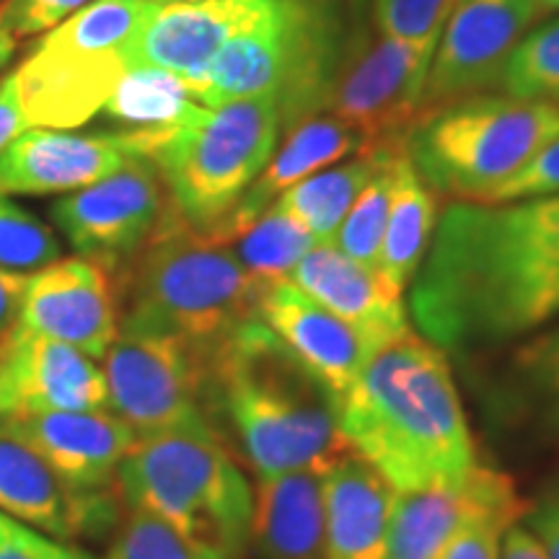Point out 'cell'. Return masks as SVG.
Wrapping results in <instances>:
<instances>
[{"mask_svg":"<svg viewBox=\"0 0 559 559\" xmlns=\"http://www.w3.org/2000/svg\"><path fill=\"white\" fill-rule=\"evenodd\" d=\"M409 288L419 334L451 353L547 324L559 313V194L453 200Z\"/></svg>","mask_w":559,"mask_h":559,"instance_id":"6da1fadb","label":"cell"},{"mask_svg":"<svg viewBox=\"0 0 559 559\" xmlns=\"http://www.w3.org/2000/svg\"><path fill=\"white\" fill-rule=\"evenodd\" d=\"M347 449L394 492L459 477L477 464L445 349L407 332L370 355L337 402Z\"/></svg>","mask_w":559,"mask_h":559,"instance_id":"7a4b0ae2","label":"cell"},{"mask_svg":"<svg viewBox=\"0 0 559 559\" xmlns=\"http://www.w3.org/2000/svg\"><path fill=\"white\" fill-rule=\"evenodd\" d=\"M210 415L226 417L257 479L324 472L349 451L337 400L257 317L213 358Z\"/></svg>","mask_w":559,"mask_h":559,"instance_id":"3957f363","label":"cell"},{"mask_svg":"<svg viewBox=\"0 0 559 559\" xmlns=\"http://www.w3.org/2000/svg\"><path fill=\"white\" fill-rule=\"evenodd\" d=\"M120 326L171 334L213 358L257 317V290L226 243L187 226L177 210L166 213L151 241L122 272Z\"/></svg>","mask_w":559,"mask_h":559,"instance_id":"277c9868","label":"cell"},{"mask_svg":"<svg viewBox=\"0 0 559 559\" xmlns=\"http://www.w3.org/2000/svg\"><path fill=\"white\" fill-rule=\"evenodd\" d=\"M115 489L128 510L148 513L187 539L243 559L249 549L254 487L218 430H169L138 438Z\"/></svg>","mask_w":559,"mask_h":559,"instance_id":"5b68a950","label":"cell"},{"mask_svg":"<svg viewBox=\"0 0 559 559\" xmlns=\"http://www.w3.org/2000/svg\"><path fill=\"white\" fill-rule=\"evenodd\" d=\"M280 128L275 96L260 94L205 107L181 128L115 135L130 156L156 164L179 218L207 234L270 164Z\"/></svg>","mask_w":559,"mask_h":559,"instance_id":"8992f818","label":"cell"},{"mask_svg":"<svg viewBox=\"0 0 559 559\" xmlns=\"http://www.w3.org/2000/svg\"><path fill=\"white\" fill-rule=\"evenodd\" d=\"M340 0H275L260 24L230 37L194 96L213 109L243 96H275L285 130L324 111L345 47Z\"/></svg>","mask_w":559,"mask_h":559,"instance_id":"52a82bcc","label":"cell"},{"mask_svg":"<svg viewBox=\"0 0 559 559\" xmlns=\"http://www.w3.org/2000/svg\"><path fill=\"white\" fill-rule=\"evenodd\" d=\"M557 135L559 104L474 94L425 109L407 135V156L436 194L477 202Z\"/></svg>","mask_w":559,"mask_h":559,"instance_id":"ba28073f","label":"cell"},{"mask_svg":"<svg viewBox=\"0 0 559 559\" xmlns=\"http://www.w3.org/2000/svg\"><path fill=\"white\" fill-rule=\"evenodd\" d=\"M436 47L383 37L355 19L324 111L358 132L366 151L407 145L409 130L425 111V83Z\"/></svg>","mask_w":559,"mask_h":559,"instance_id":"9c48e42d","label":"cell"},{"mask_svg":"<svg viewBox=\"0 0 559 559\" xmlns=\"http://www.w3.org/2000/svg\"><path fill=\"white\" fill-rule=\"evenodd\" d=\"M107 409L138 438L169 430H215L210 360L171 334L120 326L104 355Z\"/></svg>","mask_w":559,"mask_h":559,"instance_id":"30bf717a","label":"cell"},{"mask_svg":"<svg viewBox=\"0 0 559 559\" xmlns=\"http://www.w3.org/2000/svg\"><path fill=\"white\" fill-rule=\"evenodd\" d=\"M171 210L156 164L132 156L120 171L70 192L52 205V221L83 260L122 275Z\"/></svg>","mask_w":559,"mask_h":559,"instance_id":"8fae6325","label":"cell"},{"mask_svg":"<svg viewBox=\"0 0 559 559\" xmlns=\"http://www.w3.org/2000/svg\"><path fill=\"white\" fill-rule=\"evenodd\" d=\"M528 502L508 474L474 464L459 477L394 495L389 559H438L474 523L523 521Z\"/></svg>","mask_w":559,"mask_h":559,"instance_id":"7c38bea8","label":"cell"},{"mask_svg":"<svg viewBox=\"0 0 559 559\" xmlns=\"http://www.w3.org/2000/svg\"><path fill=\"white\" fill-rule=\"evenodd\" d=\"M539 16L536 0H459L440 32L425 109L498 86L508 55Z\"/></svg>","mask_w":559,"mask_h":559,"instance_id":"4fadbf2b","label":"cell"},{"mask_svg":"<svg viewBox=\"0 0 559 559\" xmlns=\"http://www.w3.org/2000/svg\"><path fill=\"white\" fill-rule=\"evenodd\" d=\"M128 70L124 52L86 50L50 32L11 83L26 128L73 130L99 115Z\"/></svg>","mask_w":559,"mask_h":559,"instance_id":"5bb4252c","label":"cell"},{"mask_svg":"<svg viewBox=\"0 0 559 559\" xmlns=\"http://www.w3.org/2000/svg\"><path fill=\"white\" fill-rule=\"evenodd\" d=\"M0 513L55 539L73 542L109 531L120 510L111 489L70 487L0 419Z\"/></svg>","mask_w":559,"mask_h":559,"instance_id":"9a60e30c","label":"cell"},{"mask_svg":"<svg viewBox=\"0 0 559 559\" xmlns=\"http://www.w3.org/2000/svg\"><path fill=\"white\" fill-rule=\"evenodd\" d=\"M120 290L102 264L68 257L26 283L21 326L104 360L120 334Z\"/></svg>","mask_w":559,"mask_h":559,"instance_id":"2e32d148","label":"cell"},{"mask_svg":"<svg viewBox=\"0 0 559 559\" xmlns=\"http://www.w3.org/2000/svg\"><path fill=\"white\" fill-rule=\"evenodd\" d=\"M257 319L337 402L355 386L373 355L353 326L306 296L288 277L260 285Z\"/></svg>","mask_w":559,"mask_h":559,"instance_id":"e0dca14e","label":"cell"},{"mask_svg":"<svg viewBox=\"0 0 559 559\" xmlns=\"http://www.w3.org/2000/svg\"><path fill=\"white\" fill-rule=\"evenodd\" d=\"M272 3L275 0H194L160 5L132 47L130 68L171 70L194 91L221 47L260 24Z\"/></svg>","mask_w":559,"mask_h":559,"instance_id":"ac0fdd59","label":"cell"},{"mask_svg":"<svg viewBox=\"0 0 559 559\" xmlns=\"http://www.w3.org/2000/svg\"><path fill=\"white\" fill-rule=\"evenodd\" d=\"M55 474L79 489H111L124 456L135 445V430L115 412H39L3 417Z\"/></svg>","mask_w":559,"mask_h":559,"instance_id":"d6986e66","label":"cell"},{"mask_svg":"<svg viewBox=\"0 0 559 559\" xmlns=\"http://www.w3.org/2000/svg\"><path fill=\"white\" fill-rule=\"evenodd\" d=\"M11 394V415L107 409V379L81 349L19 326L0 349ZM9 415V417H11Z\"/></svg>","mask_w":559,"mask_h":559,"instance_id":"ffe728a7","label":"cell"},{"mask_svg":"<svg viewBox=\"0 0 559 559\" xmlns=\"http://www.w3.org/2000/svg\"><path fill=\"white\" fill-rule=\"evenodd\" d=\"M132 156L115 132L73 135L66 130H29L0 153V194H60L111 177Z\"/></svg>","mask_w":559,"mask_h":559,"instance_id":"44dd1931","label":"cell"},{"mask_svg":"<svg viewBox=\"0 0 559 559\" xmlns=\"http://www.w3.org/2000/svg\"><path fill=\"white\" fill-rule=\"evenodd\" d=\"M288 280L353 326L370 353L409 332L402 296L389 290L373 270L342 254L334 243H317L290 270Z\"/></svg>","mask_w":559,"mask_h":559,"instance_id":"7402d4cb","label":"cell"},{"mask_svg":"<svg viewBox=\"0 0 559 559\" xmlns=\"http://www.w3.org/2000/svg\"><path fill=\"white\" fill-rule=\"evenodd\" d=\"M326 559H389L394 489L345 451L321 472Z\"/></svg>","mask_w":559,"mask_h":559,"instance_id":"603a6c76","label":"cell"},{"mask_svg":"<svg viewBox=\"0 0 559 559\" xmlns=\"http://www.w3.org/2000/svg\"><path fill=\"white\" fill-rule=\"evenodd\" d=\"M362 148V140L353 128H347L340 117L330 111H319L309 120L298 122L296 128L288 130V140L277 156L264 166V171L254 179V185L243 192V198L236 202V207L223 218L213 230H207L210 239L226 241L236 230L249 226L257 215H262L280 194L290 187L309 179L311 174L334 164V160L349 156Z\"/></svg>","mask_w":559,"mask_h":559,"instance_id":"cb8c5ba5","label":"cell"},{"mask_svg":"<svg viewBox=\"0 0 559 559\" xmlns=\"http://www.w3.org/2000/svg\"><path fill=\"white\" fill-rule=\"evenodd\" d=\"M249 547L257 559H326L321 472L257 479Z\"/></svg>","mask_w":559,"mask_h":559,"instance_id":"d4e9b609","label":"cell"},{"mask_svg":"<svg viewBox=\"0 0 559 559\" xmlns=\"http://www.w3.org/2000/svg\"><path fill=\"white\" fill-rule=\"evenodd\" d=\"M438 223L436 192L417 177L407 148L400 153L394 166V192L381 243V260L376 275L389 290L402 296L415 280L419 264L428 254Z\"/></svg>","mask_w":559,"mask_h":559,"instance_id":"484cf974","label":"cell"},{"mask_svg":"<svg viewBox=\"0 0 559 559\" xmlns=\"http://www.w3.org/2000/svg\"><path fill=\"white\" fill-rule=\"evenodd\" d=\"M402 148H407V145L360 151V156L349 164L311 174L309 179L280 194L272 205L293 215L317 239V243H334V236H337L353 202L366 190L368 181L379 174L381 166Z\"/></svg>","mask_w":559,"mask_h":559,"instance_id":"4316f807","label":"cell"},{"mask_svg":"<svg viewBox=\"0 0 559 559\" xmlns=\"http://www.w3.org/2000/svg\"><path fill=\"white\" fill-rule=\"evenodd\" d=\"M190 81L164 68H130L104 104V115L124 132L174 130L202 115Z\"/></svg>","mask_w":559,"mask_h":559,"instance_id":"83f0119b","label":"cell"},{"mask_svg":"<svg viewBox=\"0 0 559 559\" xmlns=\"http://www.w3.org/2000/svg\"><path fill=\"white\" fill-rule=\"evenodd\" d=\"M226 247L257 285L290 275V270L317 247V239L293 215L270 205L249 226L228 236Z\"/></svg>","mask_w":559,"mask_h":559,"instance_id":"f1b7e54d","label":"cell"},{"mask_svg":"<svg viewBox=\"0 0 559 559\" xmlns=\"http://www.w3.org/2000/svg\"><path fill=\"white\" fill-rule=\"evenodd\" d=\"M402 151H396L381 166L379 174L368 181L366 190L358 194V200L353 202L345 221H342L337 236H334V247L342 254L373 272L379 270L381 243L383 234H386L391 207V192H394V166Z\"/></svg>","mask_w":559,"mask_h":559,"instance_id":"f546056e","label":"cell"},{"mask_svg":"<svg viewBox=\"0 0 559 559\" xmlns=\"http://www.w3.org/2000/svg\"><path fill=\"white\" fill-rule=\"evenodd\" d=\"M498 86L515 99L559 104V21L531 32L515 45Z\"/></svg>","mask_w":559,"mask_h":559,"instance_id":"4dcf8cb0","label":"cell"},{"mask_svg":"<svg viewBox=\"0 0 559 559\" xmlns=\"http://www.w3.org/2000/svg\"><path fill=\"white\" fill-rule=\"evenodd\" d=\"M58 260H62V247L55 230L0 194V270L34 275Z\"/></svg>","mask_w":559,"mask_h":559,"instance_id":"1f68e13d","label":"cell"},{"mask_svg":"<svg viewBox=\"0 0 559 559\" xmlns=\"http://www.w3.org/2000/svg\"><path fill=\"white\" fill-rule=\"evenodd\" d=\"M107 559H228L218 551L187 539L179 531L166 526L164 521L148 513L128 510Z\"/></svg>","mask_w":559,"mask_h":559,"instance_id":"d6a6232c","label":"cell"},{"mask_svg":"<svg viewBox=\"0 0 559 559\" xmlns=\"http://www.w3.org/2000/svg\"><path fill=\"white\" fill-rule=\"evenodd\" d=\"M459 0H373V29L383 37L438 45Z\"/></svg>","mask_w":559,"mask_h":559,"instance_id":"836d02e7","label":"cell"},{"mask_svg":"<svg viewBox=\"0 0 559 559\" xmlns=\"http://www.w3.org/2000/svg\"><path fill=\"white\" fill-rule=\"evenodd\" d=\"M547 194H559V135L547 148L536 153L519 174H513L477 202H513L547 198Z\"/></svg>","mask_w":559,"mask_h":559,"instance_id":"e575fe53","label":"cell"},{"mask_svg":"<svg viewBox=\"0 0 559 559\" xmlns=\"http://www.w3.org/2000/svg\"><path fill=\"white\" fill-rule=\"evenodd\" d=\"M519 373L559 419V330L539 334L519 349Z\"/></svg>","mask_w":559,"mask_h":559,"instance_id":"d590c367","label":"cell"},{"mask_svg":"<svg viewBox=\"0 0 559 559\" xmlns=\"http://www.w3.org/2000/svg\"><path fill=\"white\" fill-rule=\"evenodd\" d=\"M91 0H5L0 3V21L13 37H34L55 29L81 11Z\"/></svg>","mask_w":559,"mask_h":559,"instance_id":"8d00e7d4","label":"cell"},{"mask_svg":"<svg viewBox=\"0 0 559 559\" xmlns=\"http://www.w3.org/2000/svg\"><path fill=\"white\" fill-rule=\"evenodd\" d=\"M0 559H94L75 544L55 539L37 528L19 523L13 534L0 544Z\"/></svg>","mask_w":559,"mask_h":559,"instance_id":"74e56055","label":"cell"},{"mask_svg":"<svg viewBox=\"0 0 559 559\" xmlns=\"http://www.w3.org/2000/svg\"><path fill=\"white\" fill-rule=\"evenodd\" d=\"M519 523V521H515ZM513 521H479L453 539L438 559H500V544Z\"/></svg>","mask_w":559,"mask_h":559,"instance_id":"f35d334b","label":"cell"},{"mask_svg":"<svg viewBox=\"0 0 559 559\" xmlns=\"http://www.w3.org/2000/svg\"><path fill=\"white\" fill-rule=\"evenodd\" d=\"M523 523L534 531L549 559H559V481L549 485L534 502H528Z\"/></svg>","mask_w":559,"mask_h":559,"instance_id":"ab89813d","label":"cell"},{"mask_svg":"<svg viewBox=\"0 0 559 559\" xmlns=\"http://www.w3.org/2000/svg\"><path fill=\"white\" fill-rule=\"evenodd\" d=\"M26 283H29V275L0 270V349L9 345L13 332L21 326Z\"/></svg>","mask_w":559,"mask_h":559,"instance_id":"60d3db41","label":"cell"},{"mask_svg":"<svg viewBox=\"0 0 559 559\" xmlns=\"http://www.w3.org/2000/svg\"><path fill=\"white\" fill-rule=\"evenodd\" d=\"M500 559H549L542 542L536 539L534 531L519 521L506 531L500 544Z\"/></svg>","mask_w":559,"mask_h":559,"instance_id":"b9f144b4","label":"cell"},{"mask_svg":"<svg viewBox=\"0 0 559 559\" xmlns=\"http://www.w3.org/2000/svg\"><path fill=\"white\" fill-rule=\"evenodd\" d=\"M26 128L24 115H21L16 94H13L11 75L0 83V153L9 148L13 138H19Z\"/></svg>","mask_w":559,"mask_h":559,"instance_id":"7bdbcfd3","label":"cell"},{"mask_svg":"<svg viewBox=\"0 0 559 559\" xmlns=\"http://www.w3.org/2000/svg\"><path fill=\"white\" fill-rule=\"evenodd\" d=\"M13 52H16V37H13V34L3 26V21H0V70L9 66Z\"/></svg>","mask_w":559,"mask_h":559,"instance_id":"ee69618b","label":"cell"},{"mask_svg":"<svg viewBox=\"0 0 559 559\" xmlns=\"http://www.w3.org/2000/svg\"><path fill=\"white\" fill-rule=\"evenodd\" d=\"M11 412H13V407H11L9 381H5V368H3V360H0V419L9 417Z\"/></svg>","mask_w":559,"mask_h":559,"instance_id":"f6af8a7d","label":"cell"},{"mask_svg":"<svg viewBox=\"0 0 559 559\" xmlns=\"http://www.w3.org/2000/svg\"><path fill=\"white\" fill-rule=\"evenodd\" d=\"M16 526H19V521L9 519V515H5V513H0V544L9 539V536L13 534V528H16Z\"/></svg>","mask_w":559,"mask_h":559,"instance_id":"bcb514c9","label":"cell"},{"mask_svg":"<svg viewBox=\"0 0 559 559\" xmlns=\"http://www.w3.org/2000/svg\"><path fill=\"white\" fill-rule=\"evenodd\" d=\"M349 5H353V16H355V19H366L368 0H349Z\"/></svg>","mask_w":559,"mask_h":559,"instance_id":"7dc6e473","label":"cell"},{"mask_svg":"<svg viewBox=\"0 0 559 559\" xmlns=\"http://www.w3.org/2000/svg\"><path fill=\"white\" fill-rule=\"evenodd\" d=\"M536 3H539L542 13H547V11H559V0H536Z\"/></svg>","mask_w":559,"mask_h":559,"instance_id":"c3c4849f","label":"cell"},{"mask_svg":"<svg viewBox=\"0 0 559 559\" xmlns=\"http://www.w3.org/2000/svg\"><path fill=\"white\" fill-rule=\"evenodd\" d=\"M156 3H164V0H156ZM171 3H174V0H171ZM185 3H194V0H185Z\"/></svg>","mask_w":559,"mask_h":559,"instance_id":"681fc988","label":"cell"}]
</instances>
